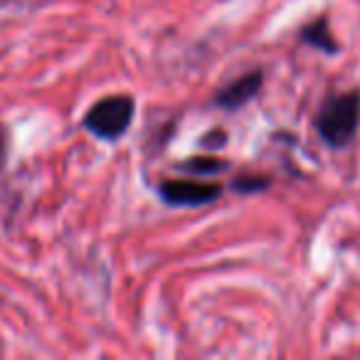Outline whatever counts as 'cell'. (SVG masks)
<instances>
[{"instance_id": "7a4b0ae2", "label": "cell", "mask_w": 360, "mask_h": 360, "mask_svg": "<svg viewBox=\"0 0 360 360\" xmlns=\"http://www.w3.org/2000/svg\"><path fill=\"white\" fill-rule=\"evenodd\" d=\"M136 114V104L131 96L114 94L99 99L84 116V129L101 141H119L129 131Z\"/></svg>"}, {"instance_id": "277c9868", "label": "cell", "mask_w": 360, "mask_h": 360, "mask_svg": "<svg viewBox=\"0 0 360 360\" xmlns=\"http://www.w3.org/2000/svg\"><path fill=\"white\" fill-rule=\"evenodd\" d=\"M262 82H264V72L262 70H255V72H247L242 75L240 79L230 82L225 89H220L215 94V106L220 109H227V111H235V109H242L250 99H255L262 89Z\"/></svg>"}, {"instance_id": "52a82bcc", "label": "cell", "mask_w": 360, "mask_h": 360, "mask_svg": "<svg viewBox=\"0 0 360 360\" xmlns=\"http://www.w3.org/2000/svg\"><path fill=\"white\" fill-rule=\"evenodd\" d=\"M269 188V178L266 175H237L232 180V191L237 193H262Z\"/></svg>"}, {"instance_id": "9c48e42d", "label": "cell", "mask_w": 360, "mask_h": 360, "mask_svg": "<svg viewBox=\"0 0 360 360\" xmlns=\"http://www.w3.org/2000/svg\"><path fill=\"white\" fill-rule=\"evenodd\" d=\"M6 158H8V131L6 126H0V170L6 165Z\"/></svg>"}, {"instance_id": "6da1fadb", "label": "cell", "mask_w": 360, "mask_h": 360, "mask_svg": "<svg viewBox=\"0 0 360 360\" xmlns=\"http://www.w3.org/2000/svg\"><path fill=\"white\" fill-rule=\"evenodd\" d=\"M360 124V94L358 91H345L335 94L321 106L316 116V131L330 146L340 148L355 136Z\"/></svg>"}, {"instance_id": "ba28073f", "label": "cell", "mask_w": 360, "mask_h": 360, "mask_svg": "<svg viewBox=\"0 0 360 360\" xmlns=\"http://www.w3.org/2000/svg\"><path fill=\"white\" fill-rule=\"evenodd\" d=\"M200 143L205 146V148H222V146L227 143V134L225 131H207L200 139Z\"/></svg>"}, {"instance_id": "5b68a950", "label": "cell", "mask_w": 360, "mask_h": 360, "mask_svg": "<svg viewBox=\"0 0 360 360\" xmlns=\"http://www.w3.org/2000/svg\"><path fill=\"white\" fill-rule=\"evenodd\" d=\"M301 40H304L306 45L316 47V50L328 52V55L338 52L335 37L330 35V27H328V22H326V18H319V20L309 22V25H306L304 30H301Z\"/></svg>"}, {"instance_id": "8992f818", "label": "cell", "mask_w": 360, "mask_h": 360, "mask_svg": "<svg viewBox=\"0 0 360 360\" xmlns=\"http://www.w3.org/2000/svg\"><path fill=\"white\" fill-rule=\"evenodd\" d=\"M180 170L193 175H217L227 170V160L215 158V155H198V158H188L178 165Z\"/></svg>"}, {"instance_id": "3957f363", "label": "cell", "mask_w": 360, "mask_h": 360, "mask_svg": "<svg viewBox=\"0 0 360 360\" xmlns=\"http://www.w3.org/2000/svg\"><path fill=\"white\" fill-rule=\"evenodd\" d=\"M158 195L165 205L173 207H202L215 202L222 195L217 183H193V180H163Z\"/></svg>"}]
</instances>
